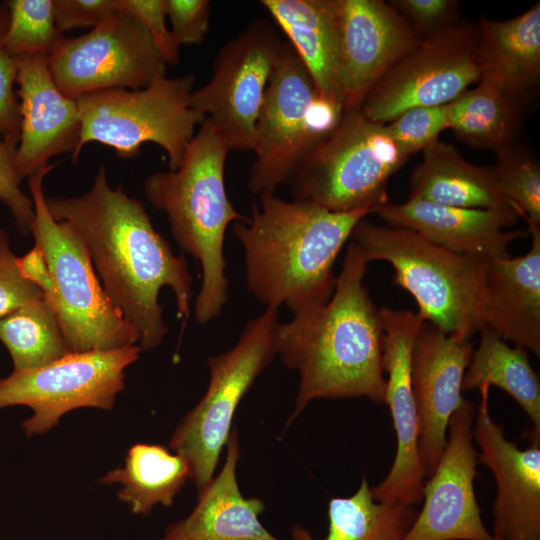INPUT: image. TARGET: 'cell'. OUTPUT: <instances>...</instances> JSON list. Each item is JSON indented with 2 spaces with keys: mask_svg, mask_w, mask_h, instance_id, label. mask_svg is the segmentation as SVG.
I'll list each match as a JSON object with an SVG mask.
<instances>
[{
  "mask_svg": "<svg viewBox=\"0 0 540 540\" xmlns=\"http://www.w3.org/2000/svg\"><path fill=\"white\" fill-rule=\"evenodd\" d=\"M51 216L67 223L83 242L114 306L138 335L141 350L157 347L167 333L159 293L169 287L178 317H190L192 276L155 230L143 202L112 188L101 165L91 188L76 197H46Z\"/></svg>",
  "mask_w": 540,
  "mask_h": 540,
  "instance_id": "6da1fadb",
  "label": "cell"
},
{
  "mask_svg": "<svg viewBox=\"0 0 540 540\" xmlns=\"http://www.w3.org/2000/svg\"><path fill=\"white\" fill-rule=\"evenodd\" d=\"M367 264L352 241L331 298L279 323L277 354L300 377L286 426L316 399L366 397L385 403L384 333L380 309L363 285Z\"/></svg>",
  "mask_w": 540,
  "mask_h": 540,
  "instance_id": "7a4b0ae2",
  "label": "cell"
},
{
  "mask_svg": "<svg viewBox=\"0 0 540 540\" xmlns=\"http://www.w3.org/2000/svg\"><path fill=\"white\" fill-rule=\"evenodd\" d=\"M258 197L251 217L233 224L244 249L249 292L266 307L285 305L293 313L326 303L335 288L336 258L372 208L332 212L274 193Z\"/></svg>",
  "mask_w": 540,
  "mask_h": 540,
  "instance_id": "3957f363",
  "label": "cell"
},
{
  "mask_svg": "<svg viewBox=\"0 0 540 540\" xmlns=\"http://www.w3.org/2000/svg\"><path fill=\"white\" fill-rule=\"evenodd\" d=\"M229 149L205 117L179 167L155 172L144 182L148 201L166 214L179 247L201 265L202 283L194 305L200 324L216 318L228 300L224 238L228 225L243 221L229 200L224 179Z\"/></svg>",
  "mask_w": 540,
  "mask_h": 540,
  "instance_id": "277c9868",
  "label": "cell"
},
{
  "mask_svg": "<svg viewBox=\"0 0 540 540\" xmlns=\"http://www.w3.org/2000/svg\"><path fill=\"white\" fill-rule=\"evenodd\" d=\"M350 238L369 263L389 262L394 282L415 299L425 321L464 340L484 326V289L489 259L436 245L416 232L364 219Z\"/></svg>",
  "mask_w": 540,
  "mask_h": 540,
  "instance_id": "5b68a950",
  "label": "cell"
},
{
  "mask_svg": "<svg viewBox=\"0 0 540 540\" xmlns=\"http://www.w3.org/2000/svg\"><path fill=\"white\" fill-rule=\"evenodd\" d=\"M48 165L28 177L34 220L31 233L46 259L51 304L69 352L107 351L138 345V335L106 294L78 235L50 214L43 188Z\"/></svg>",
  "mask_w": 540,
  "mask_h": 540,
  "instance_id": "8992f818",
  "label": "cell"
},
{
  "mask_svg": "<svg viewBox=\"0 0 540 540\" xmlns=\"http://www.w3.org/2000/svg\"><path fill=\"white\" fill-rule=\"evenodd\" d=\"M194 83L191 74L163 76L141 89H107L78 97L81 130L73 162L89 142L112 148L122 159L135 157L143 143L152 142L166 152L169 169L176 170L196 125L205 118L189 104Z\"/></svg>",
  "mask_w": 540,
  "mask_h": 540,
  "instance_id": "52a82bcc",
  "label": "cell"
},
{
  "mask_svg": "<svg viewBox=\"0 0 540 540\" xmlns=\"http://www.w3.org/2000/svg\"><path fill=\"white\" fill-rule=\"evenodd\" d=\"M343 107L323 97L288 41L268 83L256 125L248 189L256 196L288 183L335 130Z\"/></svg>",
  "mask_w": 540,
  "mask_h": 540,
  "instance_id": "ba28073f",
  "label": "cell"
},
{
  "mask_svg": "<svg viewBox=\"0 0 540 540\" xmlns=\"http://www.w3.org/2000/svg\"><path fill=\"white\" fill-rule=\"evenodd\" d=\"M407 159L384 124L369 120L360 109L346 111L288 184L296 201L332 212L363 207L373 212L388 201L387 182Z\"/></svg>",
  "mask_w": 540,
  "mask_h": 540,
  "instance_id": "9c48e42d",
  "label": "cell"
},
{
  "mask_svg": "<svg viewBox=\"0 0 540 540\" xmlns=\"http://www.w3.org/2000/svg\"><path fill=\"white\" fill-rule=\"evenodd\" d=\"M278 309L266 307L244 326L231 349L207 358L210 372L204 396L179 422L169 447L190 466V479L201 490L214 476L232 430L235 411L275 355Z\"/></svg>",
  "mask_w": 540,
  "mask_h": 540,
  "instance_id": "30bf717a",
  "label": "cell"
},
{
  "mask_svg": "<svg viewBox=\"0 0 540 540\" xmlns=\"http://www.w3.org/2000/svg\"><path fill=\"white\" fill-rule=\"evenodd\" d=\"M138 345L107 351L69 352L42 367L14 370L0 379V409L22 405L33 414L22 423L27 436L54 428L78 408L109 410L125 387V370L138 358Z\"/></svg>",
  "mask_w": 540,
  "mask_h": 540,
  "instance_id": "8fae6325",
  "label": "cell"
},
{
  "mask_svg": "<svg viewBox=\"0 0 540 540\" xmlns=\"http://www.w3.org/2000/svg\"><path fill=\"white\" fill-rule=\"evenodd\" d=\"M283 45L271 21H252L221 47L210 80L191 93L190 107L210 119L229 151H254L257 121Z\"/></svg>",
  "mask_w": 540,
  "mask_h": 540,
  "instance_id": "7c38bea8",
  "label": "cell"
},
{
  "mask_svg": "<svg viewBox=\"0 0 540 540\" xmlns=\"http://www.w3.org/2000/svg\"><path fill=\"white\" fill-rule=\"evenodd\" d=\"M51 76L66 96L141 89L166 76L167 63L144 25L116 9L86 34L63 36L48 56Z\"/></svg>",
  "mask_w": 540,
  "mask_h": 540,
  "instance_id": "4fadbf2b",
  "label": "cell"
},
{
  "mask_svg": "<svg viewBox=\"0 0 540 540\" xmlns=\"http://www.w3.org/2000/svg\"><path fill=\"white\" fill-rule=\"evenodd\" d=\"M477 44V26L469 22L424 38L374 85L360 111L385 125L411 108L452 103L480 80Z\"/></svg>",
  "mask_w": 540,
  "mask_h": 540,
  "instance_id": "5bb4252c",
  "label": "cell"
},
{
  "mask_svg": "<svg viewBox=\"0 0 540 540\" xmlns=\"http://www.w3.org/2000/svg\"><path fill=\"white\" fill-rule=\"evenodd\" d=\"M474 419V406L467 400L452 414L444 450L424 483L422 509L403 540H494L474 491Z\"/></svg>",
  "mask_w": 540,
  "mask_h": 540,
  "instance_id": "9a60e30c",
  "label": "cell"
},
{
  "mask_svg": "<svg viewBox=\"0 0 540 540\" xmlns=\"http://www.w3.org/2000/svg\"><path fill=\"white\" fill-rule=\"evenodd\" d=\"M383 327L382 365L387 373L385 403L396 433L397 449L392 466L375 487V500L409 506L423 498L426 474L419 455V420L412 388L411 358L415 338L425 321L411 310L380 309Z\"/></svg>",
  "mask_w": 540,
  "mask_h": 540,
  "instance_id": "2e32d148",
  "label": "cell"
},
{
  "mask_svg": "<svg viewBox=\"0 0 540 540\" xmlns=\"http://www.w3.org/2000/svg\"><path fill=\"white\" fill-rule=\"evenodd\" d=\"M338 82L344 112L358 110L374 85L421 41L381 0H335Z\"/></svg>",
  "mask_w": 540,
  "mask_h": 540,
  "instance_id": "e0dca14e",
  "label": "cell"
},
{
  "mask_svg": "<svg viewBox=\"0 0 540 540\" xmlns=\"http://www.w3.org/2000/svg\"><path fill=\"white\" fill-rule=\"evenodd\" d=\"M480 391L473 435L479 461L495 479L493 536L500 540H540V434L530 432V444L520 449L509 441L489 410V388Z\"/></svg>",
  "mask_w": 540,
  "mask_h": 540,
  "instance_id": "ac0fdd59",
  "label": "cell"
},
{
  "mask_svg": "<svg viewBox=\"0 0 540 540\" xmlns=\"http://www.w3.org/2000/svg\"><path fill=\"white\" fill-rule=\"evenodd\" d=\"M473 345L424 321L414 341L412 388L419 420V455L428 477L447 441L452 414L464 403L462 382Z\"/></svg>",
  "mask_w": 540,
  "mask_h": 540,
  "instance_id": "d6986e66",
  "label": "cell"
},
{
  "mask_svg": "<svg viewBox=\"0 0 540 540\" xmlns=\"http://www.w3.org/2000/svg\"><path fill=\"white\" fill-rule=\"evenodd\" d=\"M20 137L16 168L21 179L47 167L51 157L75 150L81 119L76 99L56 86L43 55L16 59Z\"/></svg>",
  "mask_w": 540,
  "mask_h": 540,
  "instance_id": "ffe728a7",
  "label": "cell"
},
{
  "mask_svg": "<svg viewBox=\"0 0 540 540\" xmlns=\"http://www.w3.org/2000/svg\"><path fill=\"white\" fill-rule=\"evenodd\" d=\"M372 213L391 226L416 232L436 245L489 260L510 257L508 244L527 235L523 231L503 230L519 217L510 208H460L408 199L404 203L386 201Z\"/></svg>",
  "mask_w": 540,
  "mask_h": 540,
  "instance_id": "44dd1931",
  "label": "cell"
},
{
  "mask_svg": "<svg viewBox=\"0 0 540 540\" xmlns=\"http://www.w3.org/2000/svg\"><path fill=\"white\" fill-rule=\"evenodd\" d=\"M221 471L198 491L195 507L183 519L166 527L156 540H280L260 522L264 502L240 491L236 469L239 436L232 427Z\"/></svg>",
  "mask_w": 540,
  "mask_h": 540,
  "instance_id": "7402d4cb",
  "label": "cell"
},
{
  "mask_svg": "<svg viewBox=\"0 0 540 540\" xmlns=\"http://www.w3.org/2000/svg\"><path fill=\"white\" fill-rule=\"evenodd\" d=\"M526 223L530 250L523 256L489 261L484 322L505 341L540 357V224Z\"/></svg>",
  "mask_w": 540,
  "mask_h": 540,
  "instance_id": "603a6c76",
  "label": "cell"
},
{
  "mask_svg": "<svg viewBox=\"0 0 540 540\" xmlns=\"http://www.w3.org/2000/svg\"><path fill=\"white\" fill-rule=\"evenodd\" d=\"M480 78L523 103L540 79V3L504 21L479 20Z\"/></svg>",
  "mask_w": 540,
  "mask_h": 540,
  "instance_id": "cb8c5ba5",
  "label": "cell"
},
{
  "mask_svg": "<svg viewBox=\"0 0 540 540\" xmlns=\"http://www.w3.org/2000/svg\"><path fill=\"white\" fill-rule=\"evenodd\" d=\"M260 3L287 36L317 91L342 106L335 0H262Z\"/></svg>",
  "mask_w": 540,
  "mask_h": 540,
  "instance_id": "d4e9b609",
  "label": "cell"
},
{
  "mask_svg": "<svg viewBox=\"0 0 540 540\" xmlns=\"http://www.w3.org/2000/svg\"><path fill=\"white\" fill-rule=\"evenodd\" d=\"M422 152L423 160L410 179L409 199L460 208L512 209L491 167L470 163L453 145L440 140Z\"/></svg>",
  "mask_w": 540,
  "mask_h": 540,
  "instance_id": "484cf974",
  "label": "cell"
},
{
  "mask_svg": "<svg viewBox=\"0 0 540 540\" xmlns=\"http://www.w3.org/2000/svg\"><path fill=\"white\" fill-rule=\"evenodd\" d=\"M188 479L190 466L182 455L159 444L138 443L129 448L124 465L99 482L120 484L118 498L133 514L145 515L156 505L171 506Z\"/></svg>",
  "mask_w": 540,
  "mask_h": 540,
  "instance_id": "4316f807",
  "label": "cell"
},
{
  "mask_svg": "<svg viewBox=\"0 0 540 540\" xmlns=\"http://www.w3.org/2000/svg\"><path fill=\"white\" fill-rule=\"evenodd\" d=\"M496 386L508 393L524 410L540 434V381L533 370L527 350L510 347L488 326L480 330V343L466 368L462 391Z\"/></svg>",
  "mask_w": 540,
  "mask_h": 540,
  "instance_id": "83f0119b",
  "label": "cell"
},
{
  "mask_svg": "<svg viewBox=\"0 0 540 540\" xmlns=\"http://www.w3.org/2000/svg\"><path fill=\"white\" fill-rule=\"evenodd\" d=\"M328 532L323 540H403L417 510L397 502L374 499L371 486L362 478L349 497H332L328 502ZM292 540H317L302 525H294Z\"/></svg>",
  "mask_w": 540,
  "mask_h": 540,
  "instance_id": "f1b7e54d",
  "label": "cell"
},
{
  "mask_svg": "<svg viewBox=\"0 0 540 540\" xmlns=\"http://www.w3.org/2000/svg\"><path fill=\"white\" fill-rule=\"evenodd\" d=\"M521 103L493 82L478 85L451 103L449 128L471 146L498 153L513 145Z\"/></svg>",
  "mask_w": 540,
  "mask_h": 540,
  "instance_id": "f546056e",
  "label": "cell"
},
{
  "mask_svg": "<svg viewBox=\"0 0 540 540\" xmlns=\"http://www.w3.org/2000/svg\"><path fill=\"white\" fill-rule=\"evenodd\" d=\"M0 341L12 358L14 370L42 367L69 353L45 296L0 317Z\"/></svg>",
  "mask_w": 540,
  "mask_h": 540,
  "instance_id": "4dcf8cb0",
  "label": "cell"
},
{
  "mask_svg": "<svg viewBox=\"0 0 540 540\" xmlns=\"http://www.w3.org/2000/svg\"><path fill=\"white\" fill-rule=\"evenodd\" d=\"M8 26L0 46L14 59L48 56L64 36L55 25L53 0H7Z\"/></svg>",
  "mask_w": 540,
  "mask_h": 540,
  "instance_id": "1f68e13d",
  "label": "cell"
},
{
  "mask_svg": "<svg viewBox=\"0 0 540 540\" xmlns=\"http://www.w3.org/2000/svg\"><path fill=\"white\" fill-rule=\"evenodd\" d=\"M491 167L499 191L524 221L540 224V165L513 145L496 153Z\"/></svg>",
  "mask_w": 540,
  "mask_h": 540,
  "instance_id": "d6a6232c",
  "label": "cell"
},
{
  "mask_svg": "<svg viewBox=\"0 0 540 540\" xmlns=\"http://www.w3.org/2000/svg\"><path fill=\"white\" fill-rule=\"evenodd\" d=\"M451 103L408 109L389 123L387 132L402 153L409 158L439 140L440 134L449 128Z\"/></svg>",
  "mask_w": 540,
  "mask_h": 540,
  "instance_id": "836d02e7",
  "label": "cell"
},
{
  "mask_svg": "<svg viewBox=\"0 0 540 540\" xmlns=\"http://www.w3.org/2000/svg\"><path fill=\"white\" fill-rule=\"evenodd\" d=\"M17 259L7 231L0 228V317L44 297L43 292L24 277Z\"/></svg>",
  "mask_w": 540,
  "mask_h": 540,
  "instance_id": "e575fe53",
  "label": "cell"
},
{
  "mask_svg": "<svg viewBox=\"0 0 540 540\" xmlns=\"http://www.w3.org/2000/svg\"><path fill=\"white\" fill-rule=\"evenodd\" d=\"M17 144L0 140V201L11 212L18 230L31 233L34 207L31 197L21 188V178L16 168Z\"/></svg>",
  "mask_w": 540,
  "mask_h": 540,
  "instance_id": "d590c367",
  "label": "cell"
},
{
  "mask_svg": "<svg viewBox=\"0 0 540 540\" xmlns=\"http://www.w3.org/2000/svg\"><path fill=\"white\" fill-rule=\"evenodd\" d=\"M116 9L137 18L146 28L167 65L180 61L179 45L166 26L165 0H115Z\"/></svg>",
  "mask_w": 540,
  "mask_h": 540,
  "instance_id": "8d00e7d4",
  "label": "cell"
},
{
  "mask_svg": "<svg viewBox=\"0 0 540 540\" xmlns=\"http://www.w3.org/2000/svg\"><path fill=\"white\" fill-rule=\"evenodd\" d=\"M390 5L418 37L424 35L426 38L457 23L459 2L455 0H395Z\"/></svg>",
  "mask_w": 540,
  "mask_h": 540,
  "instance_id": "74e56055",
  "label": "cell"
},
{
  "mask_svg": "<svg viewBox=\"0 0 540 540\" xmlns=\"http://www.w3.org/2000/svg\"><path fill=\"white\" fill-rule=\"evenodd\" d=\"M171 32L179 46L200 44L207 34L209 0H165Z\"/></svg>",
  "mask_w": 540,
  "mask_h": 540,
  "instance_id": "f35d334b",
  "label": "cell"
},
{
  "mask_svg": "<svg viewBox=\"0 0 540 540\" xmlns=\"http://www.w3.org/2000/svg\"><path fill=\"white\" fill-rule=\"evenodd\" d=\"M17 63L0 46V140L18 144L20 137V105L14 84Z\"/></svg>",
  "mask_w": 540,
  "mask_h": 540,
  "instance_id": "ab89813d",
  "label": "cell"
},
{
  "mask_svg": "<svg viewBox=\"0 0 540 540\" xmlns=\"http://www.w3.org/2000/svg\"><path fill=\"white\" fill-rule=\"evenodd\" d=\"M56 29L60 34L81 27H96L116 10L115 0H53Z\"/></svg>",
  "mask_w": 540,
  "mask_h": 540,
  "instance_id": "60d3db41",
  "label": "cell"
},
{
  "mask_svg": "<svg viewBox=\"0 0 540 540\" xmlns=\"http://www.w3.org/2000/svg\"><path fill=\"white\" fill-rule=\"evenodd\" d=\"M18 266L26 279L37 286L43 294L50 289V275L46 259L41 249L34 246L17 259Z\"/></svg>",
  "mask_w": 540,
  "mask_h": 540,
  "instance_id": "b9f144b4",
  "label": "cell"
},
{
  "mask_svg": "<svg viewBox=\"0 0 540 540\" xmlns=\"http://www.w3.org/2000/svg\"><path fill=\"white\" fill-rule=\"evenodd\" d=\"M9 14L4 4L0 5V39L8 26Z\"/></svg>",
  "mask_w": 540,
  "mask_h": 540,
  "instance_id": "7bdbcfd3",
  "label": "cell"
},
{
  "mask_svg": "<svg viewBox=\"0 0 540 540\" xmlns=\"http://www.w3.org/2000/svg\"><path fill=\"white\" fill-rule=\"evenodd\" d=\"M493 537H494V536H493ZM494 540H500V539H499V538H497V537H494Z\"/></svg>",
  "mask_w": 540,
  "mask_h": 540,
  "instance_id": "ee69618b",
  "label": "cell"
}]
</instances>
